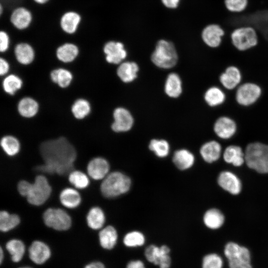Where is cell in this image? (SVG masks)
<instances>
[{"label":"cell","instance_id":"obj_18","mask_svg":"<svg viewBox=\"0 0 268 268\" xmlns=\"http://www.w3.org/2000/svg\"><path fill=\"white\" fill-rule=\"evenodd\" d=\"M28 252L30 260L37 265L45 263L50 258L51 254L49 246L39 240H35L31 243Z\"/></svg>","mask_w":268,"mask_h":268},{"label":"cell","instance_id":"obj_24","mask_svg":"<svg viewBox=\"0 0 268 268\" xmlns=\"http://www.w3.org/2000/svg\"><path fill=\"white\" fill-rule=\"evenodd\" d=\"M79 53L77 45L71 42H66L60 45L56 50V55L59 60L64 63L74 61Z\"/></svg>","mask_w":268,"mask_h":268},{"label":"cell","instance_id":"obj_4","mask_svg":"<svg viewBox=\"0 0 268 268\" xmlns=\"http://www.w3.org/2000/svg\"><path fill=\"white\" fill-rule=\"evenodd\" d=\"M223 255L229 268H253L250 249L237 242H228L224 246Z\"/></svg>","mask_w":268,"mask_h":268},{"label":"cell","instance_id":"obj_48","mask_svg":"<svg viewBox=\"0 0 268 268\" xmlns=\"http://www.w3.org/2000/svg\"><path fill=\"white\" fill-rule=\"evenodd\" d=\"M162 1L166 7L175 8L177 6L179 0H162Z\"/></svg>","mask_w":268,"mask_h":268},{"label":"cell","instance_id":"obj_26","mask_svg":"<svg viewBox=\"0 0 268 268\" xmlns=\"http://www.w3.org/2000/svg\"><path fill=\"white\" fill-rule=\"evenodd\" d=\"M204 100L210 107L222 105L226 100V95L222 88L217 86L209 87L205 91Z\"/></svg>","mask_w":268,"mask_h":268},{"label":"cell","instance_id":"obj_47","mask_svg":"<svg viewBox=\"0 0 268 268\" xmlns=\"http://www.w3.org/2000/svg\"><path fill=\"white\" fill-rule=\"evenodd\" d=\"M9 70V65L7 62L3 58L0 59V74L4 75L6 74Z\"/></svg>","mask_w":268,"mask_h":268},{"label":"cell","instance_id":"obj_25","mask_svg":"<svg viewBox=\"0 0 268 268\" xmlns=\"http://www.w3.org/2000/svg\"><path fill=\"white\" fill-rule=\"evenodd\" d=\"M195 160L194 154L186 149L176 150L172 157V161L175 166L182 171L191 168L195 163Z\"/></svg>","mask_w":268,"mask_h":268},{"label":"cell","instance_id":"obj_42","mask_svg":"<svg viewBox=\"0 0 268 268\" xmlns=\"http://www.w3.org/2000/svg\"><path fill=\"white\" fill-rule=\"evenodd\" d=\"M91 110L89 103L85 99H79L72 106L71 111L74 116L81 119L87 116Z\"/></svg>","mask_w":268,"mask_h":268},{"label":"cell","instance_id":"obj_7","mask_svg":"<svg viewBox=\"0 0 268 268\" xmlns=\"http://www.w3.org/2000/svg\"><path fill=\"white\" fill-rule=\"evenodd\" d=\"M233 46L239 52H244L256 47L259 43L258 33L252 26L235 29L231 34Z\"/></svg>","mask_w":268,"mask_h":268},{"label":"cell","instance_id":"obj_32","mask_svg":"<svg viewBox=\"0 0 268 268\" xmlns=\"http://www.w3.org/2000/svg\"><path fill=\"white\" fill-rule=\"evenodd\" d=\"M165 92L172 98L179 97L182 92V81L180 76L175 73L168 75L165 84Z\"/></svg>","mask_w":268,"mask_h":268},{"label":"cell","instance_id":"obj_9","mask_svg":"<svg viewBox=\"0 0 268 268\" xmlns=\"http://www.w3.org/2000/svg\"><path fill=\"white\" fill-rule=\"evenodd\" d=\"M42 218L46 226L57 231H66L72 224L69 214L61 208L50 207L43 213Z\"/></svg>","mask_w":268,"mask_h":268},{"label":"cell","instance_id":"obj_13","mask_svg":"<svg viewBox=\"0 0 268 268\" xmlns=\"http://www.w3.org/2000/svg\"><path fill=\"white\" fill-rule=\"evenodd\" d=\"M225 32L217 24H210L206 26L201 33V38L204 44L211 49L220 47Z\"/></svg>","mask_w":268,"mask_h":268},{"label":"cell","instance_id":"obj_33","mask_svg":"<svg viewBox=\"0 0 268 268\" xmlns=\"http://www.w3.org/2000/svg\"><path fill=\"white\" fill-rule=\"evenodd\" d=\"M20 223V218L15 213H10L2 210L0 212V230L1 232H7L15 227Z\"/></svg>","mask_w":268,"mask_h":268},{"label":"cell","instance_id":"obj_10","mask_svg":"<svg viewBox=\"0 0 268 268\" xmlns=\"http://www.w3.org/2000/svg\"><path fill=\"white\" fill-rule=\"evenodd\" d=\"M170 251L169 248L166 245L158 247L151 245L145 250L144 255L149 262L158 266L160 268H169L171 264Z\"/></svg>","mask_w":268,"mask_h":268},{"label":"cell","instance_id":"obj_37","mask_svg":"<svg viewBox=\"0 0 268 268\" xmlns=\"http://www.w3.org/2000/svg\"><path fill=\"white\" fill-rule=\"evenodd\" d=\"M0 145L3 151L9 156L16 155L20 149L19 140L12 135H5L2 137Z\"/></svg>","mask_w":268,"mask_h":268},{"label":"cell","instance_id":"obj_44","mask_svg":"<svg viewBox=\"0 0 268 268\" xmlns=\"http://www.w3.org/2000/svg\"><path fill=\"white\" fill-rule=\"evenodd\" d=\"M224 3L228 11L233 13H240L247 8L248 0H225Z\"/></svg>","mask_w":268,"mask_h":268},{"label":"cell","instance_id":"obj_11","mask_svg":"<svg viewBox=\"0 0 268 268\" xmlns=\"http://www.w3.org/2000/svg\"><path fill=\"white\" fill-rule=\"evenodd\" d=\"M237 124L231 117L222 115L218 117L213 125V130L216 135L222 139L232 137L237 131Z\"/></svg>","mask_w":268,"mask_h":268},{"label":"cell","instance_id":"obj_39","mask_svg":"<svg viewBox=\"0 0 268 268\" xmlns=\"http://www.w3.org/2000/svg\"><path fill=\"white\" fill-rule=\"evenodd\" d=\"M224 259L216 253H209L202 258L201 268H223Z\"/></svg>","mask_w":268,"mask_h":268},{"label":"cell","instance_id":"obj_52","mask_svg":"<svg viewBox=\"0 0 268 268\" xmlns=\"http://www.w3.org/2000/svg\"><path fill=\"white\" fill-rule=\"evenodd\" d=\"M31 268L28 267H20V268Z\"/></svg>","mask_w":268,"mask_h":268},{"label":"cell","instance_id":"obj_50","mask_svg":"<svg viewBox=\"0 0 268 268\" xmlns=\"http://www.w3.org/2000/svg\"><path fill=\"white\" fill-rule=\"evenodd\" d=\"M34 1L39 4H44L47 3L49 0H33Z\"/></svg>","mask_w":268,"mask_h":268},{"label":"cell","instance_id":"obj_19","mask_svg":"<svg viewBox=\"0 0 268 268\" xmlns=\"http://www.w3.org/2000/svg\"><path fill=\"white\" fill-rule=\"evenodd\" d=\"M218 184L224 190L232 195H237L241 191L240 180L237 176L229 171L220 173L218 178Z\"/></svg>","mask_w":268,"mask_h":268},{"label":"cell","instance_id":"obj_34","mask_svg":"<svg viewBox=\"0 0 268 268\" xmlns=\"http://www.w3.org/2000/svg\"><path fill=\"white\" fill-rule=\"evenodd\" d=\"M5 248L11 256L13 262L17 263L23 258L25 247L22 241L17 239H12L7 242Z\"/></svg>","mask_w":268,"mask_h":268},{"label":"cell","instance_id":"obj_6","mask_svg":"<svg viewBox=\"0 0 268 268\" xmlns=\"http://www.w3.org/2000/svg\"><path fill=\"white\" fill-rule=\"evenodd\" d=\"M152 63L162 68H170L174 67L178 61V55L173 44L164 40L157 43L151 57Z\"/></svg>","mask_w":268,"mask_h":268},{"label":"cell","instance_id":"obj_28","mask_svg":"<svg viewBox=\"0 0 268 268\" xmlns=\"http://www.w3.org/2000/svg\"><path fill=\"white\" fill-rule=\"evenodd\" d=\"M106 217L104 211L99 206H95L88 210L86 220L88 226L93 230H99L104 226Z\"/></svg>","mask_w":268,"mask_h":268},{"label":"cell","instance_id":"obj_43","mask_svg":"<svg viewBox=\"0 0 268 268\" xmlns=\"http://www.w3.org/2000/svg\"><path fill=\"white\" fill-rule=\"evenodd\" d=\"M22 84V80L19 77L11 74L4 79L2 87L5 92L13 95L21 87Z\"/></svg>","mask_w":268,"mask_h":268},{"label":"cell","instance_id":"obj_17","mask_svg":"<svg viewBox=\"0 0 268 268\" xmlns=\"http://www.w3.org/2000/svg\"><path fill=\"white\" fill-rule=\"evenodd\" d=\"M9 19L11 24L16 29L23 30L30 26L33 16L28 9L24 6H19L12 10Z\"/></svg>","mask_w":268,"mask_h":268},{"label":"cell","instance_id":"obj_41","mask_svg":"<svg viewBox=\"0 0 268 268\" xmlns=\"http://www.w3.org/2000/svg\"><path fill=\"white\" fill-rule=\"evenodd\" d=\"M145 241L144 235L138 231H132L127 233L123 239L124 245L130 248L141 246L144 245Z\"/></svg>","mask_w":268,"mask_h":268},{"label":"cell","instance_id":"obj_15","mask_svg":"<svg viewBox=\"0 0 268 268\" xmlns=\"http://www.w3.org/2000/svg\"><path fill=\"white\" fill-rule=\"evenodd\" d=\"M114 122L112 125V130L117 133L127 132L134 124V119L131 113L122 107L116 108L113 113Z\"/></svg>","mask_w":268,"mask_h":268},{"label":"cell","instance_id":"obj_46","mask_svg":"<svg viewBox=\"0 0 268 268\" xmlns=\"http://www.w3.org/2000/svg\"><path fill=\"white\" fill-rule=\"evenodd\" d=\"M126 268H146L144 263L140 260H135L130 261Z\"/></svg>","mask_w":268,"mask_h":268},{"label":"cell","instance_id":"obj_21","mask_svg":"<svg viewBox=\"0 0 268 268\" xmlns=\"http://www.w3.org/2000/svg\"><path fill=\"white\" fill-rule=\"evenodd\" d=\"M221 151V144L218 141L212 140L203 143L200 148V152L205 162L212 163L220 158Z\"/></svg>","mask_w":268,"mask_h":268},{"label":"cell","instance_id":"obj_51","mask_svg":"<svg viewBox=\"0 0 268 268\" xmlns=\"http://www.w3.org/2000/svg\"><path fill=\"white\" fill-rule=\"evenodd\" d=\"M3 258V251L1 247H0V264H1V263L2 262Z\"/></svg>","mask_w":268,"mask_h":268},{"label":"cell","instance_id":"obj_12","mask_svg":"<svg viewBox=\"0 0 268 268\" xmlns=\"http://www.w3.org/2000/svg\"><path fill=\"white\" fill-rule=\"evenodd\" d=\"M243 79L240 68L234 65L227 66L219 74V82L226 90L236 89L241 83Z\"/></svg>","mask_w":268,"mask_h":268},{"label":"cell","instance_id":"obj_14","mask_svg":"<svg viewBox=\"0 0 268 268\" xmlns=\"http://www.w3.org/2000/svg\"><path fill=\"white\" fill-rule=\"evenodd\" d=\"M108 161L102 157L91 159L87 165V172L89 177L94 180H103L110 172Z\"/></svg>","mask_w":268,"mask_h":268},{"label":"cell","instance_id":"obj_23","mask_svg":"<svg viewBox=\"0 0 268 268\" xmlns=\"http://www.w3.org/2000/svg\"><path fill=\"white\" fill-rule=\"evenodd\" d=\"M61 204L66 208H75L81 202V197L78 191L72 188H66L62 190L59 195Z\"/></svg>","mask_w":268,"mask_h":268},{"label":"cell","instance_id":"obj_30","mask_svg":"<svg viewBox=\"0 0 268 268\" xmlns=\"http://www.w3.org/2000/svg\"><path fill=\"white\" fill-rule=\"evenodd\" d=\"M138 69V66L135 63L126 62L119 66L117 73L121 80L128 83L136 78Z\"/></svg>","mask_w":268,"mask_h":268},{"label":"cell","instance_id":"obj_49","mask_svg":"<svg viewBox=\"0 0 268 268\" xmlns=\"http://www.w3.org/2000/svg\"><path fill=\"white\" fill-rule=\"evenodd\" d=\"M84 268H105V267L101 262H94L86 265Z\"/></svg>","mask_w":268,"mask_h":268},{"label":"cell","instance_id":"obj_35","mask_svg":"<svg viewBox=\"0 0 268 268\" xmlns=\"http://www.w3.org/2000/svg\"><path fill=\"white\" fill-rule=\"evenodd\" d=\"M38 108L37 102L29 97L22 99L18 104L19 114L25 118H31L35 116L38 111Z\"/></svg>","mask_w":268,"mask_h":268},{"label":"cell","instance_id":"obj_22","mask_svg":"<svg viewBox=\"0 0 268 268\" xmlns=\"http://www.w3.org/2000/svg\"><path fill=\"white\" fill-rule=\"evenodd\" d=\"M14 54L17 61L23 65L32 62L35 55V50L28 43L20 42L14 46Z\"/></svg>","mask_w":268,"mask_h":268},{"label":"cell","instance_id":"obj_36","mask_svg":"<svg viewBox=\"0 0 268 268\" xmlns=\"http://www.w3.org/2000/svg\"><path fill=\"white\" fill-rule=\"evenodd\" d=\"M68 175V181L74 188L84 189L90 184L89 176L80 170H73Z\"/></svg>","mask_w":268,"mask_h":268},{"label":"cell","instance_id":"obj_31","mask_svg":"<svg viewBox=\"0 0 268 268\" xmlns=\"http://www.w3.org/2000/svg\"><path fill=\"white\" fill-rule=\"evenodd\" d=\"M203 221L205 225L212 230L218 229L223 224L224 217L221 212L216 208L207 210L204 213Z\"/></svg>","mask_w":268,"mask_h":268},{"label":"cell","instance_id":"obj_5","mask_svg":"<svg viewBox=\"0 0 268 268\" xmlns=\"http://www.w3.org/2000/svg\"><path fill=\"white\" fill-rule=\"evenodd\" d=\"M247 166L260 173H268V145L254 142L248 144L245 151Z\"/></svg>","mask_w":268,"mask_h":268},{"label":"cell","instance_id":"obj_29","mask_svg":"<svg viewBox=\"0 0 268 268\" xmlns=\"http://www.w3.org/2000/svg\"><path fill=\"white\" fill-rule=\"evenodd\" d=\"M224 161L238 167L241 166L245 160V152L241 147L238 145H230L226 147L223 154Z\"/></svg>","mask_w":268,"mask_h":268},{"label":"cell","instance_id":"obj_16","mask_svg":"<svg viewBox=\"0 0 268 268\" xmlns=\"http://www.w3.org/2000/svg\"><path fill=\"white\" fill-rule=\"evenodd\" d=\"M103 50L106 60L109 63L119 64L127 56L123 44L119 42L109 41L104 44Z\"/></svg>","mask_w":268,"mask_h":268},{"label":"cell","instance_id":"obj_27","mask_svg":"<svg viewBox=\"0 0 268 268\" xmlns=\"http://www.w3.org/2000/svg\"><path fill=\"white\" fill-rule=\"evenodd\" d=\"M98 235L100 244L103 248L111 250L115 246L118 240V233L113 226L104 227L100 231Z\"/></svg>","mask_w":268,"mask_h":268},{"label":"cell","instance_id":"obj_2","mask_svg":"<svg viewBox=\"0 0 268 268\" xmlns=\"http://www.w3.org/2000/svg\"><path fill=\"white\" fill-rule=\"evenodd\" d=\"M19 194L26 199L28 202L34 206L45 203L51 196L52 189L47 178L43 175L36 176L33 183L20 181L17 185Z\"/></svg>","mask_w":268,"mask_h":268},{"label":"cell","instance_id":"obj_45","mask_svg":"<svg viewBox=\"0 0 268 268\" xmlns=\"http://www.w3.org/2000/svg\"><path fill=\"white\" fill-rule=\"evenodd\" d=\"M10 46V39L8 34L5 31L0 30V51L6 52Z\"/></svg>","mask_w":268,"mask_h":268},{"label":"cell","instance_id":"obj_40","mask_svg":"<svg viewBox=\"0 0 268 268\" xmlns=\"http://www.w3.org/2000/svg\"><path fill=\"white\" fill-rule=\"evenodd\" d=\"M148 147L159 158L166 157L170 151L169 144L164 139H153L150 140Z\"/></svg>","mask_w":268,"mask_h":268},{"label":"cell","instance_id":"obj_3","mask_svg":"<svg viewBox=\"0 0 268 268\" xmlns=\"http://www.w3.org/2000/svg\"><path fill=\"white\" fill-rule=\"evenodd\" d=\"M131 185V179L128 175L120 171H113L102 180L100 189L103 197L112 199L128 192Z\"/></svg>","mask_w":268,"mask_h":268},{"label":"cell","instance_id":"obj_38","mask_svg":"<svg viewBox=\"0 0 268 268\" xmlns=\"http://www.w3.org/2000/svg\"><path fill=\"white\" fill-rule=\"evenodd\" d=\"M51 78L54 83H57L61 87L65 88L70 84L72 75L69 71L63 68H59L51 72Z\"/></svg>","mask_w":268,"mask_h":268},{"label":"cell","instance_id":"obj_1","mask_svg":"<svg viewBox=\"0 0 268 268\" xmlns=\"http://www.w3.org/2000/svg\"><path fill=\"white\" fill-rule=\"evenodd\" d=\"M43 164L35 167L37 171L48 174H68L74 168L76 158L74 147L64 137L46 140L39 148Z\"/></svg>","mask_w":268,"mask_h":268},{"label":"cell","instance_id":"obj_20","mask_svg":"<svg viewBox=\"0 0 268 268\" xmlns=\"http://www.w3.org/2000/svg\"><path fill=\"white\" fill-rule=\"evenodd\" d=\"M81 21V17L78 12L68 11L62 16L60 24L64 32L71 35L76 32Z\"/></svg>","mask_w":268,"mask_h":268},{"label":"cell","instance_id":"obj_8","mask_svg":"<svg viewBox=\"0 0 268 268\" xmlns=\"http://www.w3.org/2000/svg\"><path fill=\"white\" fill-rule=\"evenodd\" d=\"M235 90V101L239 106L243 107L254 105L261 98L263 94L261 86L251 81L242 83Z\"/></svg>","mask_w":268,"mask_h":268}]
</instances>
